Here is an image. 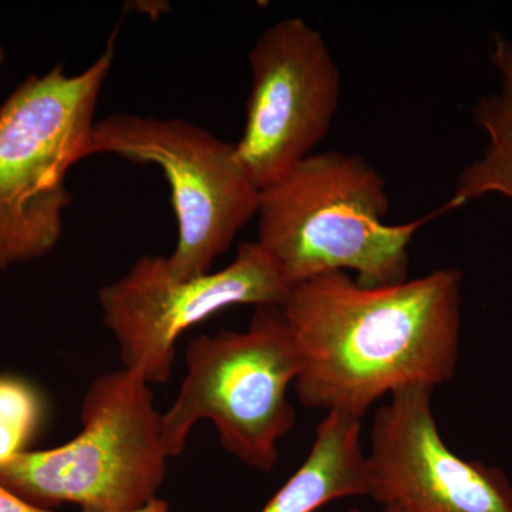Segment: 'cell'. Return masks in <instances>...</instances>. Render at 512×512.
I'll use <instances>...</instances> for the list:
<instances>
[{
  "instance_id": "6da1fadb",
  "label": "cell",
  "mask_w": 512,
  "mask_h": 512,
  "mask_svg": "<svg viewBox=\"0 0 512 512\" xmlns=\"http://www.w3.org/2000/svg\"><path fill=\"white\" fill-rule=\"evenodd\" d=\"M463 274L443 268L363 286L346 272L293 286L281 306L298 349L305 409L362 420L384 396L450 382L460 355Z\"/></svg>"
},
{
  "instance_id": "7a4b0ae2",
  "label": "cell",
  "mask_w": 512,
  "mask_h": 512,
  "mask_svg": "<svg viewBox=\"0 0 512 512\" xmlns=\"http://www.w3.org/2000/svg\"><path fill=\"white\" fill-rule=\"evenodd\" d=\"M389 210L386 180L365 157L313 153L261 191L256 244L292 288L335 272H355L363 286L399 284L409 279V248L416 232L456 208L447 201L399 225L384 221Z\"/></svg>"
},
{
  "instance_id": "3957f363",
  "label": "cell",
  "mask_w": 512,
  "mask_h": 512,
  "mask_svg": "<svg viewBox=\"0 0 512 512\" xmlns=\"http://www.w3.org/2000/svg\"><path fill=\"white\" fill-rule=\"evenodd\" d=\"M116 35L84 72L55 64L30 74L0 104V271L42 258L62 237L73 202L67 175L92 156L94 114Z\"/></svg>"
},
{
  "instance_id": "277c9868",
  "label": "cell",
  "mask_w": 512,
  "mask_h": 512,
  "mask_svg": "<svg viewBox=\"0 0 512 512\" xmlns=\"http://www.w3.org/2000/svg\"><path fill=\"white\" fill-rule=\"evenodd\" d=\"M80 420L82 431L63 446L0 464V484L47 511L143 512L157 503L170 456L150 384L124 367L97 376Z\"/></svg>"
},
{
  "instance_id": "5b68a950",
  "label": "cell",
  "mask_w": 512,
  "mask_h": 512,
  "mask_svg": "<svg viewBox=\"0 0 512 512\" xmlns=\"http://www.w3.org/2000/svg\"><path fill=\"white\" fill-rule=\"evenodd\" d=\"M185 363L177 399L161 413L168 456L183 454L192 427L208 420L232 457L258 471L275 468L279 441L295 426L288 392L301 369L281 306L255 308L244 332L191 340Z\"/></svg>"
},
{
  "instance_id": "8992f818",
  "label": "cell",
  "mask_w": 512,
  "mask_h": 512,
  "mask_svg": "<svg viewBox=\"0 0 512 512\" xmlns=\"http://www.w3.org/2000/svg\"><path fill=\"white\" fill-rule=\"evenodd\" d=\"M96 154L163 171L178 227L177 245L167 256L175 278L210 274L215 259L258 212L261 191L239 163L235 144L188 121L113 114L94 127Z\"/></svg>"
},
{
  "instance_id": "52a82bcc",
  "label": "cell",
  "mask_w": 512,
  "mask_h": 512,
  "mask_svg": "<svg viewBox=\"0 0 512 512\" xmlns=\"http://www.w3.org/2000/svg\"><path fill=\"white\" fill-rule=\"evenodd\" d=\"M291 289L274 259L256 242H244L231 264L191 279L171 275L167 256H141L100 289L99 305L124 369L151 386L173 375L175 345L188 329L231 306H282Z\"/></svg>"
},
{
  "instance_id": "ba28073f",
  "label": "cell",
  "mask_w": 512,
  "mask_h": 512,
  "mask_svg": "<svg viewBox=\"0 0 512 512\" xmlns=\"http://www.w3.org/2000/svg\"><path fill=\"white\" fill-rule=\"evenodd\" d=\"M248 62L251 92L235 153L262 191L312 156L328 136L342 76L322 33L301 18L265 29Z\"/></svg>"
},
{
  "instance_id": "9c48e42d",
  "label": "cell",
  "mask_w": 512,
  "mask_h": 512,
  "mask_svg": "<svg viewBox=\"0 0 512 512\" xmlns=\"http://www.w3.org/2000/svg\"><path fill=\"white\" fill-rule=\"evenodd\" d=\"M431 394L430 387H409L377 410L366 453L369 497L410 512H512L504 471L447 447Z\"/></svg>"
},
{
  "instance_id": "30bf717a",
  "label": "cell",
  "mask_w": 512,
  "mask_h": 512,
  "mask_svg": "<svg viewBox=\"0 0 512 512\" xmlns=\"http://www.w3.org/2000/svg\"><path fill=\"white\" fill-rule=\"evenodd\" d=\"M370 473L360 441V420L328 413L302 466L261 512H316L349 497H369Z\"/></svg>"
},
{
  "instance_id": "8fae6325",
  "label": "cell",
  "mask_w": 512,
  "mask_h": 512,
  "mask_svg": "<svg viewBox=\"0 0 512 512\" xmlns=\"http://www.w3.org/2000/svg\"><path fill=\"white\" fill-rule=\"evenodd\" d=\"M491 64L498 74V87L474 101L470 114L487 137L481 156L458 175L450 201L454 208L487 195L512 201V42L495 35Z\"/></svg>"
},
{
  "instance_id": "7c38bea8",
  "label": "cell",
  "mask_w": 512,
  "mask_h": 512,
  "mask_svg": "<svg viewBox=\"0 0 512 512\" xmlns=\"http://www.w3.org/2000/svg\"><path fill=\"white\" fill-rule=\"evenodd\" d=\"M42 420V403L28 383L0 377V464L28 451Z\"/></svg>"
},
{
  "instance_id": "4fadbf2b",
  "label": "cell",
  "mask_w": 512,
  "mask_h": 512,
  "mask_svg": "<svg viewBox=\"0 0 512 512\" xmlns=\"http://www.w3.org/2000/svg\"><path fill=\"white\" fill-rule=\"evenodd\" d=\"M0 512H55L33 507L0 484Z\"/></svg>"
},
{
  "instance_id": "5bb4252c",
  "label": "cell",
  "mask_w": 512,
  "mask_h": 512,
  "mask_svg": "<svg viewBox=\"0 0 512 512\" xmlns=\"http://www.w3.org/2000/svg\"><path fill=\"white\" fill-rule=\"evenodd\" d=\"M346 512H363V511L357 510V508H353V510H348ZM380 512H410V511L406 510V508L402 507V505L387 504V505H383V510Z\"/></svg>"
},
{
  "instance_id": "9a60e30c",
  "label": "cell",
  "mask_w": 512,
  "mask_h": 512,
  "mask_svg": "<svg viewBox=\"0 0 512 512\" xmlns=\"http://www.w3.org/2000/svg\"><path fill=\"white\" fill-rule=\"evenodd\" d=\"M143 512H168V505L165 504L164 501L158 500L157 503H154Z\"/></svg>"
},
{
  "instance_id": "2e32d148",
  "label": "cell",
  "mask_w": 512,
  "mask_h": 512,
  "mask_svg": "<svg viewBox=\"0 0 512 512\" xmlns=\"http://www.w3.org/2000/svg\"><path fill=\"white\" fill-rule=\"evenodd\" d=\"M6 55H5V49H3L2 46H0V67H2V64L5 63Z\"/></svg>"
}]
</instances>
